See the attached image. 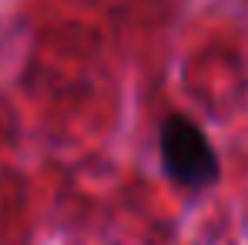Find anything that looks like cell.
<instances>
[{"label": "cell", "mask_w": 248, "mask_h": 245, "mask_svg": "<svg viewBox=\"0 0 248 245\" xmlns=\"http://www.w3.org/2000/svg\"><path fill=\"white\" fill-rule=\"evenodd\" d=\"M161 162L168 175L191 192L218 181V155L205 131L185 114H171L161 124Z\"/></svg>", "instance_id": "6da1fadb"}]
</instances>
